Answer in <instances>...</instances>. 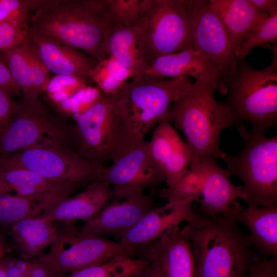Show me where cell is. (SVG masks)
Listing matches in <instances>:
<instances>
[{"label":"cell","instance_id":"1","mask_svg":"<svg viewBox=\"0 0 277 277\" xmlns=\"http://www.w3.org/2000/svg\"><path fill=\"white\" fill-rule=\"evenodd\" d=\"M111 16L107 0H44L30 18L29 29L100 61L109 58L103 45Z\"/></svg>","mask_w":277,"mask_h":277},{"label":"cell","instance_id":"2","mask_svg":"<svg viewBox=\"0 0 277 277\" xmlns=\"http://www.w3.org/2000/svg\"><path fill=\"white\" fill-rule=\"evenodd\" d=\"M218 87L215 80L195 81L173 103L165 117L183 134L193 159L216 161L225 155L220 135L235 121L225 103L215 100Z\"/></svg>","mask_w":277,"mask_h":277},{"label":"cell","instance_id":"3","mask_svg":"<svg viewBox=\"0 0 277 277\" xmlns=\"http://www.w3.org/2000/svg\"><path fill=\"white\" fill-rule=\"evenodd\" d=\"M231 215L205 218L189 225L196 277H244L255 262L250 234Z\"/></svg>","mask_w":277,"mask_h":277},{"label":"cell","instance_id":"4","mask_svg":"<svg viewBox=\"0 0 277 277\" xmlns=\"http://www.w3.org/2000/svg\"><path fill=\"white\" fill-rule=\"evenodd\" d=\"M76 152L99 167L113 163L145 141L115 95L103 96L75 120Z\"/></svg>","mask_w":277,"mask_h":277},{"label":"cell","instance_id":"5","mask_svg":"<svg viewBox=\"0 0 277 277\" xmlns=\"http://www.w3.org/2000/svg\"><path fill=\"white\" fill-rule=\"evenodd\" d=\"M269 66L259 70L246 57H238L236 69L223 101L235 124L247 122L249 131L265 134L277 125V53Z\"/></svg>","mask_w":277,"mask_h":277},{"label":"cell","instance_id":"6","mask_svg":"<svg viewBox=\"0 0 277 277\" xmlns=\"http://www.w3.org/2000/svg\"><path fill=\"white\" fill-rule=\"evenodd\" d=\"M245 142L238 155L225 153L222 160L230 176L242 181L248 206L262 207L277 203V136L255 134L243 123L234 125Z\"/></svg>","mask_w":277,"mask_h":277},{"label":"cell","instance_id":"7","mask_svg":"<svg viewBox=\"0 0 277 277\" xmlns=\"http://www.w3.org/2000/svg\"><path fill=\"white\" fill-rule=\"evenodd\" d=\"M193 82L191 78L132 76L115 94L137 131L144 137L165 117L173 103Z\"/></svg>","mask_w":277,"mask_h":277},{"label":"cell","instance_id":"8","mask_svg":"<svg viewBox=\"0 0 277 277\" xmlns=\"http://www.w3.org/2000/svg\"><path fill=\"white\" fill-rule=\"evenodd\" d=\"M58 228L50 250L37 258L57 277L106 262L118 256L140 258L143 245H128L101 236L81 238L73 223Z\"/></svg>","mask_w":277,"mask_h":277},{"label":"cell","instance_id":"9","mask_svg":"<svg viewBox=\"0 0 277 277\" xmlns=\"http://www.w3.org/2000/svg\"><path fill=\"white\" fill-rule=\"evenodd\" d=\"M146 63L190 47L185 0H152L133 26Z\"/></svg>","mask_w":277,"mask_h":277},{"label":"cell","instance_id":"10","mask_svg":"<svg viewBox=\"0 0 277 277\" xmlns=\"http://www.w3.org/2000/svg\"><path fill=\"white\" fill-rule=\"evenodd\" d=\"M101 167L62 145L25 149L0 155V171L23 169L52 182L82 185L100 181Z\"/></svg>","mask_w":277,"mask_h":277},{"label":"cell","instance_id":"11","mask_svg":"<svg viewBox=\"0 0 277 277\" xmlns=\"http://www.w3.org/2000/svg\"><path fill=\"white\" fill-rule=\"evenodd\" d=\"M190 26V47L204 54L217 75L218 92L227 93L238 58L222 24L206 0H185Z\"/></svg>","mask_w":277,"mask_h":277},{"label":"cell","instance_id":"12","mask_svg":"<svg viewBox=\"0 0 277 277\" xmlns=\"http://www.w3.org/2000/svg\"><path fill=\"white\" fill-rule=\"evenodd\" d=\"M100 181L112 190V195L125 199L143 195L148 188L165 181L164 174L151 157L144 141L125 153L109 167H102Z\"/></svg>","mask_w":277,"mask_h":277},{"label":"cell","instance_id":"13","mask_svg":"<svg viewBox=\"0 0 277 277\" xmlns=\"http://www.w3.org/2000/svg\"><path fill=\"white\" fill-rule=\"evenodd\" d=\"M69 134L45 106L36 108L23 102L12 121L0 133V155L36 146H64Z\"/></svg>","mask_w":277,"mask_h":277},{"label":"cell","instance_id":"14","mask_svg":"<svg viewBox=\"0 0 277 277\" xmlns=\"http://www.w3.org/2000/svg\"><path fill=\"white\" fill-rule=\"evenodd\" d=\"M189 224L174 227L144 244L141 259L147 261L156 277H196V264Z\"/></svg>","mask_w":277,"mask_h":277},{"label":"cell","instance_id":"15","mask_svg":"<svg viewBox=\"0 0 277 277\" xmlns=\"http://www.w3.org/2000/svg\"><path fill=\"white\" fill-rule=\"evenodd\" d=\"M81 185L51 182L23 169L0 171V193L27 199L38 205L44 214L68 197Z\"/></svg>","mask_w":277,"mask_h":277},{"label":"cell","instance_id":"16","mask_svg":"<svg viewBox=\"0 0 277 277\" xmlns=\"http://www.w3.org/2000/svg\"><path fill=\"white\" fill-rule=\"evenodd\" d=\"M149 152L165 178L167 187L176 184L189 169L193 158L188 144L171 123L164 120L153 129Z\"/></svg>","mask_w":277,"mask_h":277},{"label":"cell","instance_id":"17","mask_svg":"<svg viewBox=\"0 0 277 277\" xmlns=\"http://www.w3.org/2000/svg\"><path fill=\"white\" fill-rule=\"evenodd\" d=\"M152 194L125 199L105 207L80 229L81 238L109 235L120 239L155 208Z\"/></svg>","mask_w":277,"mask_h":277},{"label":"cell","instance_id":"18","mask_svg":"<svg viewBox=\"0 0 277 277\" xmlns=\"http://www.w3.org/2000/svg\"><path fill=\"white\" fill-rule=\"evenodd\" d=\"M27 43L47 69L55 75H74L90 80L98 61L51 37L29 29Z\"/></svg>","mask_w":277,"mask_h":277},{"label":"cell","instance_id":"19","mask_svg":"<svg viewBox=\"0 0 277 277\" xmlns=\"http://www.w3.org/2000/svg\"><path fill=\"white\" fill-rule=\"evenodd\" d=\"M203 179L197 202L198 215L209 218L229 214L239 199L245 197L243 187L236 186L230 179L228 171L220 167L215 160L199 159Z\"/></svg>","mask_w":277,"mask_h":277},{"label":"cell","instance_id":"20","mask_svg":"<svg viewBox=\"0 0 277 277\" xmlns=\"http://www.w3.org/2000/svg\"><path fill=\"white\" fill-rule=\"evenodd\" d=\"M193 199L179 202H168L165 206L155 208L147 213L119 242L124 245H137L150 243L167 230L186 222L196 225L205 218L194 212Z\"/></svg>","mask_w":277,"mask_h":277},{"label":"cell","instance_id":"21","mask_svg":"<svg viewBox=\"0 0 277 277\" xmlns=\"http://www.w3.org/2000/svg\"><path fill=\"white\" fill-rule=\"evenodd\" d=\"M145 74L159 78H193L196 80L219 82L208 58L202 53L188 47L181 51L157 58Z\"/></svg>","mask_w":277,"mask_h":277},{"label":"cell","instance_id":"22","mask_svg":"<svg viewBox=\"0 0 277 277\" xmlns=\"http://www.w3.org/2000/svg\"><path fill=\"white\" fill-rule=\"evenodd\" d=\"M112 196L111 189L106 184L97 181L89 184L82 192L62 201L49 212L41 216L46 221L73 223L85 222L98 214Z\"/></svg>","mask_w":277,"mask_h":277},{"label":"cell","instance_id":"23","mask_svg":"<svg viewBox=\"0 0 277 277\" xmlns=\"http://www.w3.org/2000/svg\"><path fill=\"white\" fill-rule=\"evenodd\" d=\"M228 215L250 231L253 244L260 251L277 259V205L244 208L236 204Z\"/></svg>","mask_w":277,"mask_h":277},{"label":"cell","instance_id":"24","mask_svg":"<svg viewBox=\"0 0 277 277\" xmlns=\"http://www.w3.org/2000/svg\"><path fill=\"white\" fill-rule=\"evenodd\" d=\"M207 2L225 28L235 53L245 35L269 16L267 13L258 12L249 0H208Z\"/></svg>","mask_w":277,"mask_h":277},{"label":"cell","instance_id":"25","mask_svg":"<svg viewBox=\"0 0 277 277\" xmlns=\"http://www.w3.org/2000/svg\"><path fill=\"white\" fill-rule=\"evenodd\" d=\"M103 50L107 57L115 60L133 76L145 74L149 68L133 26L114 24L110 27L106 33Z\"/></svg>","mask_w":277,"mask_h":277},{"label":"cell","instance_id":"26","mask_svg":"<svg viewBox=\"0 0 277 277\" xmlns=\"http://www.w3.org/2000/svg\"><path fill=\"white\" fill-rule=\"evenodd\" d=\"M57 227L41 216L23 220L9 229V233L22 259L30 260L42 254L57 235Z\"/></svg>","mask_w":277,"mask_h":277},{"label":"cell","instance_id":"27","mask_svg":"<svg viewBox=\"0 0 277 277\" xmlns=\"http://www.w3.org/2000/svg\"><path fill=\"white\" fill-rule=\"evenodd\" d=\"M1 53L12 78L23 94V102L33 107H44L34 93L27 43Z\"/></svg>","mask_w":277,"mask_h":277},{"label":"cell","instance_id":"28","mask_svg":"<svg viewBox=\"0 0 277 277\" xmlns=\"http://www.w3.org/2000/svg\"><path fill=\"white\" fill-rule=\"evenodd\" d=\"M149 266L147 261L140 258L116 256L100 264L60 277H132Z\"/></svg>","mask_w":277,"mask_h":277},{"label":"cell","instance_id":"29","mask_svg":"<svg viewBox=\"0 0 277 277\" xmlns=\"http://www.w3.org/2000/svg\"><path fill=\"white\" fill-rule=\"evenodd\" d=\"M132 74L112 57L100 61L89 73V78L104 96L115 94Z\"/></svg>","mask_w":277,"mask_h":277},{"label":"cell","instance_id":"30","mask_svg":"<svg viewBox=\"0 0 277 277\" xmlns=\"http://www.w3.org/2000/svg\"><path fill=\"white\" fill-rule=\"evenodd\" d=\"M43 214V211L38 205L27 199L0 193L1 228L10 229L23 220Z\"/></svg>","mask_w":277,"mask_h":277},{"label":"cell","instance_id":"31","mask_svg":"<svg viewBox=\"0 0 277 277\" xmlns=\"http://www.w3.org/2000/svg\"><path fill=\"white\" fill-rule=\"evenodd\" d=\"M202 179L201 162L194 160L190 163L189 170L180 180L172 187L160 189L159 196L171 202H179L189 198L198 202Z\"/></svg>","mask_w":277,"mask_h":277},{"label":"cell","instance_id":"32","mask_svg":"<svg viewBox=\"0 0 277 277\" xmlns=\"http://www.w3.org/2000/svg\"><path fill=\"white\" fill-rule=\"evenodd\" d=\"M277 14L268 16L255 25L244 36L236 51V56L246 57L257 46L276 45Z\"/></svg>","mask_w":277,"mask_h":277},{"label":"cell","instance_id":"33","mask_svg":"<svg viewBox=\"0 0 277 277\" xmlns=\"http://www.w3.org/2000/svg\"><path fill=\"white\" fill-rule=\"evenodd\" d=\"M44 0H0V22L29 29L31 12L35 11Z\"/></svg>","mask_w":277,"mask_h":277},{"label":"cell","instance_id":"34","mask_svg":"<svg viewBox=\"0 0 277 277\" xmlns=\"http://www.w3.org/2000/svg\"><path fill=\"white\" fill-rule=\"evenodd\" d=\"M103 95L97 87L88 85L79 90L69 98L53 105L60 112L75 120L95 104Z\"/></svg>","mask_w":277,"mask_h":277},{"label":"cell","instance_id":"35","mask_svg":"<svg viewBox=\"0 0 277 277\" xmlns=\"http://www.w3.org/2000/svg\"><path fill=\"white\" fill-rule=\"evenodd\" d=\"M152 0H107L113 20L126 27L133 26Z\"/></svg>","mask_w":277,"mask_h":277},{"label":"cell","instance_id":"36","mask_svg":"<svg viewBox=\"0 0 277 277\" xmlns=\"http://www.w3.org/2000/svg\"><path fill=\"white\" fill-rule=\"evenodd\" d=\"M87 82L85 78L76 76L54 75L49 80L44 92L53 105L65 101L88 86Z\"/></svg>","mask_w":277,"mask_h":277},{"label":"cell","instance_id":"37","mask_svg":"<svg viewBox=\"0 0 277 277\" xmlns=\"http://www.w3.org/2000/svg\"><path fill=\"white\" fill-rule=\"evenodd\" d=\"M29 30L11 24L0 22V51L12 49L26 43Z\"/></svg>","mask_w":277,"mask_h":277},{"label":"cell","instance_id":"38","mask_svg":"<svg viewBox=\"0 0 277 277\" xmlns=\"http://www.w3.org/2000/svg\"><path fill=\"white\" fill-rule=\"evenodd\" d=\"M28 47L33 87L36 96L40 99V95L42 92L45 91L46 86L51 77L50 72L30 49L28 45Z\"/></svg>","mask_w":277,"mask_h":277},{"label":"cell","instance_id":"39","mask_svg":"<svg viewBox=\"0 0 277 277\" xmlns=\"http://www.w3.org/2000/svg\"><path fill=\"white\" fill-rule=\"evenodd\" d=\"M21 106V102L15 101L11 94L0 87V133L11 123Z\"/></svg>","mask_w":277,"mask_h":277},{"label":"cell","instance_id":"40","mask_svg":"<svg viewBox=\"0 0 277 277\" xmlns=\"http://www.w3.org/2000/svg\"><path fill=\"white\" fill-rule=\"evenodd\" d=\"M244 277H277V259L255 262Z\"/></svg>","mask_w":277,"mask_h":277},{"label":"cell","instance_id":"41","mask_svg":"<svg viewBox=\"0 0 277 277\" xmlns=\"http://www.w3.org/2000/svg\"><path fill=\"white\" fill-rule=\"evenodd\" d=\"M0 87L10 94L20 95L21 91L14 82L0 51Z\"/></svg>","mask_w":277,"mask_h":277},{"label":"cell","instance_id":"42","mask_svg":"<svg viewBox=\"0 0 277 277\" xmlns=\"http://www.w3.org/2000/svg\"><path fill=\"white\" fill-rule=\"evenodd\" d=\"M30 260L31 265L28 277H57L46 265L37 258Z\"/></svg>","mask_w":277,"mask_h":277},{"label":"cell","instance_id":"43","mask_svg":"<svg viewBox=\"0 0 277 277\" xmlns=\"http://www.w3.org/2000/svg\"><path fill=\"white\" fill-rule=\"evenodd\" d=\"M260 13H267L270 16L277 14L276 0H249Z\"/></svg>","mask_w":277,"mask_h":277},{"label":"cell","instance_id":"44","mask_svg":"<svg viewBox=\"0 0 277 277\" xmlns=\"http://www.w3.org/2000/svg\"><path fill=\"white\" fill-rule=\"evenodd\" d=\"M13 258L5 255L2 259V261L5 267L7 277H26L15 266Z\"/></svg>","mask_w":277,"mask_h":277},{"label":"cell","instance_id":"45","mask_svg":"<svg viewBox=\"0 0 277 277\" xmlns=\"http://www.w3.org/2000/svg\"><path fill=\"white\" fill-rule=\"evenodd\" d=\"M13 259L15 266L24 274L25 276H27L31 265V261L22 259H19L14 258H13Z\"/></svg>","mask_w":277,"mask_h":277},{"label":"cell","instance_id":"46","mask_svg":"<svg viewBox=\"0 0 277 277\" xmlns=\"http://www.w3.org/2000/svg\"><path fill=\"white\" fill-rule=\"evenodd\" d=\"M132 277H156L149 266L142 272Z\"/></svg>","mask_w":277,"mask_h":277},{"label":"cell","instance_id":"47","mask_svg":"<svg viewBox=\"0 0 277 277\" xmlns=\"http://www.w3.org/2000/svg\"><path fill=\"white\" fill-rule=\"evenodd\" d=\"M6 246L5 243L0 236V260L6 255Z\"/></svg>","mask_w":277,"mask_h":277},{"label":"cell","instance_id":"48","mask_svg":"<svg viewBox=\"0 0 277 277\" xmlns=\"http://www.w3.org/2000/svg\"><path fill=\"white\" fill-rule=\"evenodd\" d=\"M0 277H7L5 267L2 261L0 260Z\"/></svg>","mask_w":277,"mask_h":277},{"label":"cell","instance_id":"49","mask_svg":"<svg viewBox=\"0 0 277 277\" xmlns=\"http://www.w3.org/2000/svg\"><path fill=\"white\" fill-rule=\"evenodd\" d=\"M27 277H28V276H27Z\"/></svg>","mask_w":277,"mask_h":277},{"label":"cell","instance_id":"50","mask_svg":"<svg viewBox=\"0 0 277 277\" xmlns=\"http://www.w3.org/2000/svg\"><path fill=\"white\" fill-rule=\"evenodd\" d=\"M27 277V276H26Z\"/></svg>","mask_w":277,"mask_h":277}]
</instances>
